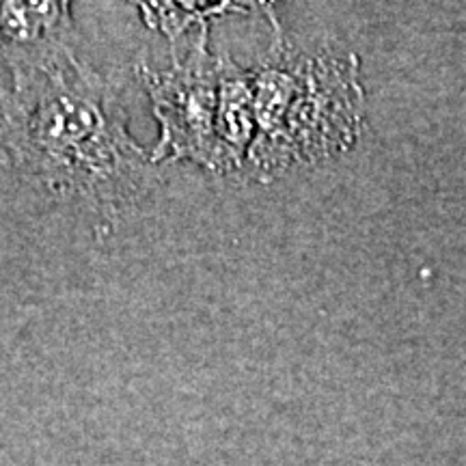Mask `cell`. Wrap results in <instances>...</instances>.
Instances as JSON below:
<instances>
[{
	"label": "cell",
	"instance_id": "1",
	"mask_svg": "<svg viewBox=\"0 0 466 466\" xmlns=\"http://www.w3.org/2000/svg\"><path fill=\"white\" fill-rule=\"evenodd\" d=\"M0 167L72 203L106 240L151 188L121 96L76 48L0 74Z\"/></svg>",
	"mask_w": 466,
	"mask_h": 466
},
{
	"label": "cell",
	"instance_id": "2",
	"mask_svg": "<svg viewBox=\"0 0 466 466\" xmlns=\"http://www.w3.org/2000/svg\"><path fill=\"white\" fill-rule=\"evenodd\" d=\"M275 42L253 74L255 141L247 165L261 182L300 162L339 154L357 141L363 121V89L357 56H302Z\"/></svg>",
	"mask_w": 466,
	"mask_h": 466
},
{
	"label": "cell",
	"instance_id": "3",
	"mask_svg": "<svg viewBox=\"0 0 466 466\" xmlns=\"http://www.w3.org/2000/svg\"><path fill=\"white\" fill-rule=\"evenodd\" d=\"M137 72L160 126V138L149 154L151 165L188 160L218 173L220 56L209 55L208 26L201 28L195 48L186 58H177L173 52L168 69H154L147 61H138Z\"/></svg>",
	"mask_w": 466,
	"mask_h": 466
},
{
	"label": "cell",
	"instance_id": "4",
	"mask_svg": "<svg viewBox=\"0 0 466 466\" xmlns=\"http://www.w3.org/2000/svg\"><path fill=\"white\" fill-rule=\"evenodd\" d=\"M76 22L69 3H0V56L5 66L44 61L76 48Z\"/></svg>",
	"mask_w": 466,
	"mask_h": 466
},
{
	"label": "cell",
	"instance_id": "5",
	"mask_svg": "<svg viewBox=\"0 0 466 466\" xmlns=\"http://www.w3.org/2000/svg\"><path fill=\"white\" fill-rule=\"evenodd\" d=\"M217 141L218 173L242 171L250 145L255 141L253 74L227 56H220Z\"/></svg>",
	"mask_w": 466,
	"mask_h": 466
},
{
	"label": "cell",
	"instance_id": "6",
	"mask_svg": "<svg viewBox=\"0 0 466 466\" xmlns=\"http://www.w3.org/2000/svg\"><path fill=\"white\" fill-rule=\"evenodd\" d=\"M242 11L240 5H160V3H149V5H138L143 20L147 22V26L158 28L167 35L168 39L177 37L179 33H184L192 22H199V26H208L209 15H223L225 11Z\"/></svg>",
	"mask_w": 466,
	"mask_h": 466
}]
</instances>
